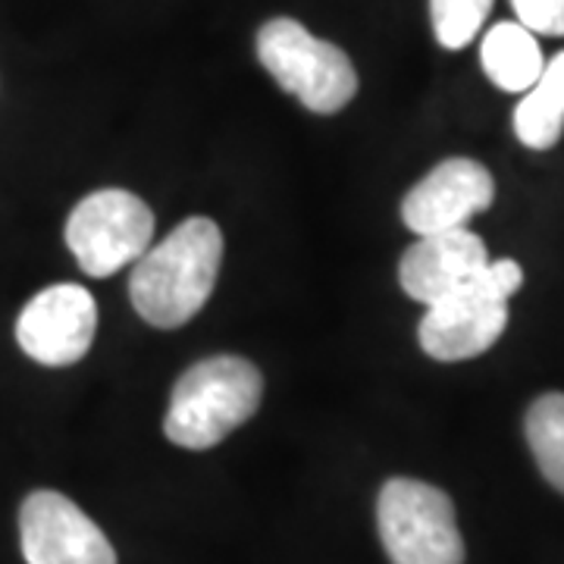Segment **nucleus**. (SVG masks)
Returning <instances> with one entry per match:
<instances>
[{"label": "nucleus", "mask_w": 564, "mask_h": 564, "mask_svg": "<svg viewBox=\"0 0 564 564\" xmlns=\"http://www.w3.org/2000/svg\"><path fill=\"white\" fill-rule=\"evenodd\" d=\"M220 263V226L207 217H188L135 261L129 299L144 323L176 329L192 321L214 295Z\"/></svg>", "instance_id": "f257e3e1"}, {"label": "nucleus", "mask_w": 564, "mask_h": 564, "mask_svg": "<svg viewBox=\"0 0 564 564\" xmlns=\"http://www.w3.org/2000/svg\"><path fill=\"white\" fill-rule=\"evenodd\" d=\"M20 540L29 564H117L101 527L54 489H39L22 502Z\"/></svg>", "instance_id": "6e6552de"}, {"label": "nucleus", "mask_w": 564, "mask_h": 564, "mask_svg": "<svg viewBox=\"0 0 564 564\" xmlns=\"http://www.w3.org/2000/svg\"><path fill=\"white\" fill-rule=\"evenodd\" d=\"M258 61L311 113H339L358 95V73L348 54L311 35L299 20L276 17L267 22L258 32Z\"/></svg>", "instance_id": "20e7f679"}, {"label": "nucleus", "mask_w": 564, "mask_h": 564, "mask_svg": "<svg viewBox=\"0 0 564 564\" xmlns=\"http://www.w3.org/2000/svg\"><path fill=\"white\" fill-rule=\"evenodd\" d=\"M524 430L543 477L564 492V392H545L530 404Z\"/></svg>", "instance_id": "ddd939ff"}, {"label": "nucleus", "mask_w": 564, "mask_h": 564, "mask_svg": "<svg viewBox=\"0 0 564 564\" xmlns=\"http://www.w3.org/2000/svg\"><path fill=\"white\" fill-rule=\"evenodd\" d=\"M489 263L486 245L467 226L421 236L404 251L399 263V282L404 295L421 304H436L464 282H470Z\"/></svg>", "instance_id": "9d476101"}, {"label": "nucleus", "mask_w": 564, "mask_h": 564, "mask_svg": "<svg viewBox=\"0 0 564 564\" xmlns=\"http://www.w3.org/2000/svg\"><path fill=\"white\" fill-rule=\"evenodd\" d=\"M63 236L82 270L104 280L139 261L151 248L154 214L126 188H98L73 207Z\"/></svg>", "instance_id": "423d86ee"}, {"label": "nucleus", "mask_w": 564, "mask_h": 564, "mask_svg": "<svg viewBox=\"0 0 564 564\" xmlns=\"http://www.w3.org/2000/svg\"><path fill=\"white\" fill-rule=\"evenodd\" d=\"M514 132L527 148L549 151L564 132V51L545 63L540 79L527 88L514 110Z\"/></svg>", "instance_id": "f8f14e48"}, {"label": "nucleus", "mask_w": 564, "mask_h": 564, "mask_svg": "<svg viewBox=\"0 0 564 564\" xmlns=\"http://www.w3.org/2000/svg\"><path fill=\"white\" fill-rule=\"evenodd\" d=\"M480 63L489 82L502 91H527L543 73L545 57L540 41L521 22H499L484 35Z\"/></svg>", "instance_id": "9b49d317"}, {"label": "nucleus", "mask_w": 564, "mask_h": 564, "mask_svg": "<svg viewBox=\"0 0 564 564\" xmlns=\"http://www.w3.org/2000/svg\"><path fill=\"white\" fill-rule=\"evenodd\" d=\"M98 333V302L76 282H57L41 289L22 307L17 321V343L35 364L69 367L88 355Z\"/></svg>", "instance_id": "0eeeda50"}, {"label": "nucleus", "mask_w": 564, "mask_h": 564, "mask_svg": "<svg viewBox=\"0 0 564 564\" xmlns=\"http://www.w3.org/2000/svg\"><path fill=\"white\" fill-rule=\"evenodd\" d=\"M524 285L521 263L489 261L470 282L426 307L417 339L433 361H467L489 351L508 326V299Z\"/></svg>", "instance_id": "7ed1b4c3"}, {"label": "nucleus", "mask_w": 564, "mask_h": 564, "mask_svg": "<svg viewBox=\"0 0 564 564\" xmlns=\"http://www.w3.org/2000/svg\"><path fill=\"white\" fill-rule=\"evenodd\" d=\"M263 399L261 370L239 355H214L182 373L163 417L166 440L204 452L248 423Z\"/></svg>", "instance_id": "f03ea898"}, {"label": "nucleus", "mask_w": 564, "mask_h": 564, "mask_svg": "<svg viewBox=\"0 0 564 564\" xmlns=\"http://www.w3.org/2000/svg\"><path fill=\"white\" fill-rule=\"evenodd\" d=\"M511 7L527 32L564 39V0H511Z\"/></svg>", "instance_id": "2eb2a0df"}, {"label": "nucleus", "mask_w": 564, "mask_h": 564, "mask_svg": "<svg viewBox=\"0 0 564 564\" xmlns=\"http://www.w3.org/2000/svg\"><path fill=\"white\" fill-rule=\"evenodd\" d=\"M496 202V180L484 163L448 158L433 166L402 202V220L417 236L462 229Z\"/></svg>", "instance_id": "1a4fd4ad"}, {"label": "nucleus", "mask_w": 564, "mask_h": 564, "mask_svg": "<svg viewBox=\"0 0 564 564\" xmlns=\"http://www.w3.org/2000/svg\"><path fill=\"white\" fill-rule=\"evenodd\" d=\"M377 527L392 564H464L455 505L436 486L389 480L377 499Z\"/></svg>", "instance_id": "39448f33"}, {"label": "nucleus", "mask_w": 564, "mask_h": 564, "mask_svg": "<svg viewBox=\"0 0 564 564\" xmlns=\"http://www.w3.org/2000/svg\"><path fill=\"white\" fill-rule=\"evenodd\" d=\"M492 0H430V20L436 41L448 51H462L484 29Z\"/></svg>", "instance_id": "4468645a"}]
</instances>
